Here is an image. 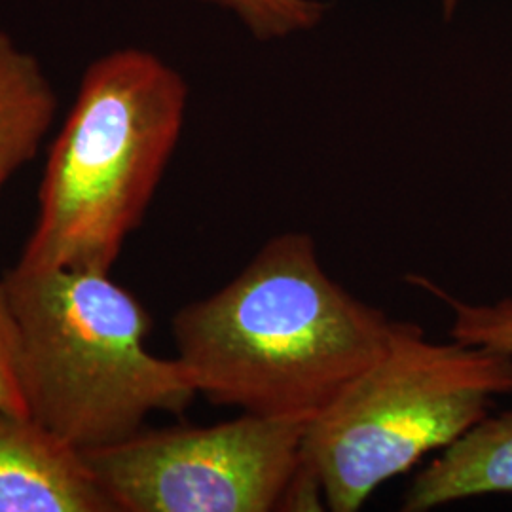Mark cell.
Instances as JSON below:
<instances>
[{
    "label": "cell",
    "instance_id": "5",
    "mask_svg": "<svg viewBox=\"0 0 512 512\" xmlns=\"http://www.w3.org/2000/svg\"><path fill=\"white\" fill-rule=\"evenodd\" d=\"M306 427L241 412L207 427H143L82 454L114 512L321 511Z\"/></svg>",
    "mask_w": 512,
    "mask_h": 512
},
{
    "label": "cell",
    "instance_id": "1",
    "mask_svg": "<svg viewBox=\"0 0 512 512\" xmlns=\"http://www.w3.org/2000/svg\"><path fill=\"white\" fill-rule=\"evenodd\" d=\"M399 323L334 281L308 232L289 230L177 311L171 329L209 403L310 423L384 355Z\"/></svg>",
    "mask_w": 512,
    "mask_h": 512
},
{
    "label": "cell",
    "instance_id": "11",
    "mask_svg": "<svg viewBox=\"0 0 512 512\" xmlns=\"http://www.w3.org/2000/svg\"><path fill=\"white\" fill-rule=\"evenodd\" d=\"M0 412L29 416L19 382V340L16 319L0 281Z\"/></svg>",
    "mask_w": 512,
    "mask_h": 512
},
{
    "label": "cell",
    "instance_id": "9",
    "mask_svg": "<svg viewBox=\"0 0 512 512\" xmlns=\"http://www.w3.org/2000/svg\"><path fill=\"white\" fill-rule=\"evenodd\" d=\"M421 289L444 300L452 313L450 338L512 357V298L495 302H463L440 291L429 279H414Z\"/></svg>",
    "mask_w": 512,
    "mask_h": 512
},
{
    "label": "cell",
    "instance_id": "6",
    "mask_svg": "<svg viewBox=\"0 0 512 512\" xmlns=\"http://www.w3.org/2000/svg\"><path fill=\"white\" fill-rule=\"evenodd\" d=\"M0 512H114L84 454L29 416L0 412Z\"/></svg>",
    "mask_w": 512,
    "mask_h": 512
},
{
    "label": "cell",
    "instance_id": "8",
    "mask_svg": "<svg viewBox=\"0 0 512 512\" xmlns=\"http://www.w3.org/2000/svg\"><path fill=\"white\" fill-rule=\"evenodd\" d=\"M55 110L54 86L42 63L0 29V190L37 156Z\"/></svg>",
    "mask_w": 512,
    "mask_h": 512
},
{
    "label": "cell",
    "instance_id": "12",
    "mask_svg": "<svg viewBox=\"0 0 512 512\" xmlns=\"http://www.w3.org/2000/svg\"><path fill=\"white\" fill-rule=\"evenodd\" d=\"M459 0H444V16L450 18L454 14V10L458 8Z\"/></svg>",
    "mask_w": 512,
    "mask_h": 512
},
{
    "label": "cell",
    "instance_id": "10",
    "mask_svg": "<svg viewBox=\"0 0 512 512\" xmlns=\"http://www.w3.org/2000/svg\"><path fill=\"white\" fill-rule=\"evenodd\" d=\"M232 12L260 42L313 31L329 6L321 0H200Z\"/></svg>",
    "mask_w": 512,
    "mask_h": 512
},
{
    "label": "cell",
    "instance_id": "3",
    "mask_svg": "<svg viewBox=\"0 0 512 512\" xmlns=\"http://www.w3.org/2000/svg\"><path fill=\"white\" fill-rule=\"evenodd\" d=\"M110 272L19 264L2 283L16 319L29 418L80 452L133 437L198 397L183 363L145 346L152 319Z\"/></svg>",
    "mask_w": 512,
    "mask_h": 512
},
{
    "label": "cell",
    "instance_id": "7",
    "mask_svg": "<svg viewBox=\"0 0 512 512\" xmlns=\"http://www.w3.org/2000/svg\"><path fill=\"white\" fill-rule=\"evenodd\" d=\"M486 495H512V408L490 412L440 450L408 484L401 511H435Z\"/></svg>",
    "mask_w": 512,
    "mask_h": 512
},
{
    "label": "cell",
    "instance_id": "4",
    "mask_svg": "<svg viewBox=\"0 0 512 512\" xmlns=\"http://www.w3.org/2000/svg\"><path fill=\"white\" fill-rule=\"evenodd\" d=\"M512 393V357L431 342L401 321L384 355L308 423L302 454L325 509L357 512L382 484L440 452Z\"/></svg>",
    "mask_w": 512,
    "mask_h": 512
},
{
    "label": "cell",
    "instance_id": "2",
    "mask_svg": "<svg viewBox=\"0 0 512 512\" xmlns=\"http://www.w3.org/2000/svg\"><path fill=\"white\" fill-rule=\"evenodd\" d=\"M186 107V80L160 55L131 46L92 61L48 152L19 264L110 272L162 183Z\"/></svg>",
    "mask_w": 512,
    "mask_h": 512
}]
</instances>
